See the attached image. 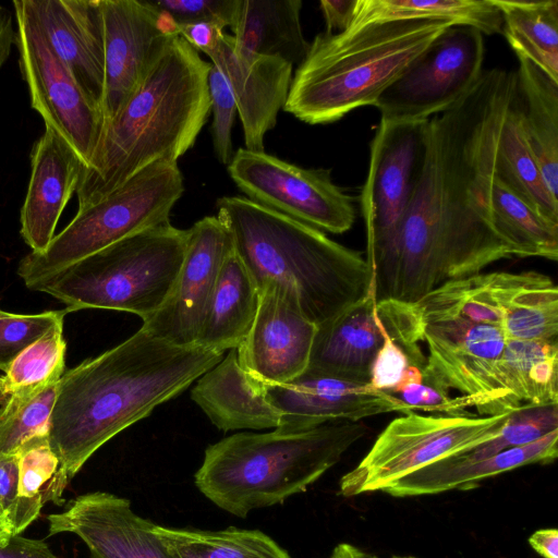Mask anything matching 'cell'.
<instances>
[{
  "mask_svg": "<svg viewBox=\"0 0 558 558\" xmlns=\"http://www.w3.org/2000/svg\"><path fill=\"white\" fill-rule=\"evenodd\" d=\"M391 558H416L413 556H392Z\"/></svg>",
  "mask_w": 558,
  "mask_h": 558,
  "instance_id": "11a10c76",
  "label": "cell"
},
{
  "mask_svg": "<svg viewBox=\"0 0 558 558\" xmlns=\"http://www.w3.org/2000/svg\"><path fill=\"white\" fill-rule=\"evenodd\" d=\"M83 161L54 129L46 126L31 155V179L21 208V235L33 253L45 251L76 192Z\"/></svg>",
  "mask_w": 558,
  "mask_h": 558,
  "instance_id": "603a6c76",
  "label": "cell"
},
{
  "mask_svg": "<svg viewBox=\"0 0 558 558\" xmlns=\"http://www.w3.org/2000/svg\"><path fill=\"white\" fill-rule=\"evenodd\" d=\"M65 350L61 322L12 360L1 376L4 393L34 390L60 380L64 373Z\"/></svg>",
  "mask_w": 558,
  "mask_h": 558,
  "instance_id": "8d00e7d4",
  "label": "cell"
},
{
  "mask_svg": "<svg viewBox=\"0 0 558 558\" xmlns=\"http://www.w3.org/2000/svg\"><path fill=\"white\" fill-rule=\"evenodd\" d=\"M47 520L49 535H77L90 558H171L155 532L156 523L137 514L128 498L108 492L76 496Z\"/></svg>",
  "mask_w": 558,
  "mask_h": 558,
  "instance_id": "d6986e66",
  "label": "cell"
},
{
  "mask_svg": "<svg viewBox=\"0 0 558 558\" xmlns=\"http://www.w3.org/2000/svg\"><path fill=\"white\" fill-rule=\"evenodd\" d=\"M259 294L256 283L232 248L219 271L196 344L223 353L236 349L253 325Z\"/></svg>",
  "mask_w": 558,
  "mask_h": 558,
  "instance_id": "83f0119b",
  "label": "cell"
},
{
  "mask_svg": "<svg viewBox=\"0 0 558 558\" xmlns=\"http://www.w3.org/2000/svg\"><path fill=\"white\" fill-rule=\"evenodd\" d=\"M514 94V71L485 70L450 108L426 120L396 299L416 303L446 281L515 256L490 217L496 150Z\"/></svg>",
  "mask_w": 558,
  "mask_h": 558,
  "instance_id": "6da1fadb",
  "label": "cell"
},
{
  "mask_svg": "<svg viewBox=\"0 0 558 558\" xmlns=\"http://www.w3.org/2000/svg\"><path fill=\"white\" fill-rule=\"evenodd\" d=\"M439 20L371 23L318 34L299 64L283 110L308 124H327L379 96L447 28Z\"/></svg>",
  "mask_w": 558,
  "mask_h": 558,
  "instance_id": "8992f818",
  "label": "cell"
},
{
  "mask_svg": "<svg viewBox=\"0 0 558 558\" xmlns=\"http://www.w3.org/2000/svg\"><path fill=\"white\" fill-rule=\"evenodd\" d=\"M557 428L558 404L522 407L509 414L492 439L460 456L470 460L488 458L504 450L533 442Z\"/></svg>",
  "mask_w": 558,
  "mask_h": 558,
  "instance_id": "f35d334b",
  "label": "cell"
},
{
  "mask_svg": "<svg viewBox=\"0 0 558 558\" xmlns=\"http://www.w3.org/2000/svg\"><path fill=\"white\" fill-rule=\"evenodd\" d=\"M549 404H558V340L507 339L490 388L473 408L492 416Z\"/></svg>",
  "mask_w": 558,
  "mask_h": 558,
  "instance_id": "cb8c5ba5",
  "label": "cell"
},
{
  "mask_svg": "<svg viewBox=\"0 0 558 558\" xmlns=\"http://www.w3.org/2000/svg\"><path fill=\"white\" fill-rule=\"evenodd\" d=\"M59 383L8 396L0 411V454L16 452L31 438L48 435Z\"/></svg>",
  "mask_w": 558,
  "mask_h": 558,
  "instance_id": "74e56055",
  "label": "cell"
},
{
  "mask_svg": "<svg viewBox=\"0 0 558 558\" xmlns=\"http://www.w3.org/2000/svg\"><path fill=\"white\" fill-rule=\"evenodd\" d=\"M515 52L558 82V0H493Z\"/></svg>",
  "mask_w": 558,
  "mask_h": 558,
  "instance_id": "d6a6232c",
  "label": "cell"
},
{
  "mask_svg": "<svg viewBox=\"0 0 558 558\" xmlns=\"http://www.w3.org/2000/svg\"><path fill=\"white\" fill-rule=\"evenodd\" d=\"M0 558H58L41 539L16 535L7 545H0Z\"/></svg>",
  "mask_w": 558,
  "mask_h": 558,
  "instance_id": "bcb514c9",
  "label": "cell"
},
{
  "mask_svg": "<svg viewBox=\"0 0 558 558\" xmlns=\"http://www.w3.org/2000/svg\"><path fill=\"white\" fill-rule=\"evenodd\" d=\"M484 54L480 31L450 26L379 96L380 119L416 122L447 110L482 74Z\"/></svg>",
  "mask_w": 558,
  "mask_h": 558,
  "instance_id": "7c38bea8",
  "label": "cell"
},
{
  "mask_svg": "<svg viewBox=\"0 0 558 558\" xmlns=\"http://www.w3.org/2000/svg\"><path fill=\"white\" fill-rule=\"evenodd\" d=\"M14 537L9 519L0 506V545H7Z\"/></svg>",
  "mask_w": 558,
  "mask_h": 558,
  "instance_id": "816d5d0a",
  "label": "cell"
},
{
  "mask_svg": "<svg viewBox=\"0 0 558 558\" xmlns=\"http://www.w3.org/2000/svg\"><path fill=\"white\" fill-rule=\"evenodd\" d=\"M179 35L183 37L195 50L206 53L217 43L223 32L211 23L178 24Z\"/></svg>",
  "mask_w": 558,
  "mask_h": 558,
  "instance_id": "7dc6e473",
  "label": "cell"
},
{
  "mask_svg": "<svg viewBox=\"0 0 558 558\" xmlns=\"http://www.w3.org/2000/svg\"><path fill=\"white\" fill-rule=\"evenodd\" d=\"M183 191L178 161L162 159L147 166L99 202L77 209L45 251L21 259L17 275L29 288L118 241L170 222Z\"/></svg>",
  "mask_w": 558,
  "mask_h": 558,
  "instance_id": "ba28073f",
  "label": "cell"
},
{
  "mask_svg": "<svg viewBox=\"0 0 558 558\" xmlns=\"http://www.w3.org/2000/svg\"><path fill=\"white\" fill-rule=\"evenodd\" d=\"M16 452L19 495L25 507L37 518L46 502H62L61 497L70 480L61 470L48 435L31 438Z\"/></svg>",
  "mask_w": 558,
  "mask_h": 558,
  "instance_id": "d590c367",
  "label": "cell"
},
{
  "mask_svg": "<svg viewBox=\"0 0 558 558\" xmlns=\"http://www.w3.org/2000/svg\"><path fill=\"white\" fill-rule=\"evenodd\" d=\"M357 558H379V557L359 548L357 549Z\"/></svg>",
  "mask_w": 558,
  "mask_h": 558,
  "instance_id": "db71d44e",
  "label": "cell"
},
{
  "mask_svg": "<svg viewBox=\"0 0 558 558\" xmlns=\"http://www.w3.org/2000/svg\"><path fill=\"white\" fill-rule=\"evenodd\" d=\"M558 428L539 439L492 457L470 460L451 456L418 469L387 486L383 493L393 497L435 495L465 489L481 481L529 464H547L558 456Z\"/></svg>",
  "mask_w": 558,
  "mask_h": 558,
  "instance_id": "484cf974",
  "label": "cell"
},
{
  "mask_svg": "<svg viewBox=\"0 0 558 558\" xmlns=\"http://www.w3.org/2000/svg\"><path fill=\"white\" fill-rule=\"evenodd\" d=\"M169 13L178 24L211 23L220 28L233 25L240 0H147Z\"/></svg>",
  "mask_w": 558,
  "mask_h": 558,
  "instance_id": "b9f144b4",
  "label": "cell"
},
{
  "mask_svg": "<svg viewBox=\"0 0 558 558\" xmlns=\"http://www.w3.org/2000/svg\"><path fill=\"white\" fill-rule=\"evenodd\" d=\"M424 341V383L445 392L459 391L468 409L489 390L507 337L498 326L448 319L425 323Z\"/></svg>",
  "mask_w": 558,
  "mask_h": 558,
  "instance_id": "e0dca14e",
  "label": "cell"
},
{
  "mask_svg": "<svg viewBox=\"0 0 558 558\" xmlns=\"http://www.w3.org/2000/svg\"><path fill=\"white\" fill-rule=\"evenodd\" d=\"M367 433L360 421L236 433L205 449L194 483L215 506L244 519L305 492Z\"/></svg>",
  "mask_w": 558,
  "mask_h": 558,
  "instance_id": "5b68a950",
  "label": "cell"
},
{
  "mask_svg": "<svg viewBox=\"0 0 558 558\" xmlns=\"http://www.w3.org/2000/svg\"><path fill=\"white\" fill-rule=\"evenodd\" d=\"M210 68L180 35L167 40L117 114L102 125L81 172L78 209L158 160L178 161L193 146L210 110Z\"/></svg>",
  "mask_w": 558,
  "mask_h": 558,
  "instance_id": "3957f363",
  "label": "cell"
},
{
  "mask_svg": "<svg viewBox=\"0 0 558 558\" xmlns=\"http://www.w3.org/2000/svg\"><path fill=\"white\" fill-rule=\"evenodd\" d=\"M425 122L380 119L371 143L361 210L377 301L396 299L401 231L422 165Z\"/></svg>",
  "mask_w": 558,
  "mask_h": 558,
  "instance_id": "9c48e42d",
  "label": "cell"
},
{
  "mask_svg": "<svg viewBox=\"0 0 558 558\" xmlns=\"http://www.w3.org/2000/svg\"><path fill=\"white\" fill-rule=\"evenodd\" d=\"M223 357V352L175 345L141 327L60 378L48 439L71 481L112 437L179 396Z\"/></svg>",
  "mask_w": 558,
  "mask_h": 558,
  "instance_id": "7a4b0ae2",
  "label": "cell"
},
{
  "mask_svg": "<svg viewBox=\"0 0 558 558\" xmlns=\"http://www.w3.org/2000/svg\"><path fill=\"white\" fill-rule=\"evenodd\" d=\"M205 54L231 89L246 149L264 151V136L276 125L278 112L287 101L293 65L280 57L251 53L223 32Z\"/></svg>",
  "mask_w": 558,
  "mask_h": 558,
  "instance_id": "44dd1931",
  "label": "cell"
},
{
  "mask_svg": "<svg viewBox=\"0 0 558 558\" xmlns=\"http://www.w3.org/2000/svg\"><path fill=\"white\" fill-rule=\"evenodd\" d=\"M425 322L417 303L376 300L375 287L330 320L317 326L306 369L338 379L368 384L376 354L387 337L422 371Z\"/></svg>",
  "mask_w": 558,
  "mask_h": 558,
  "instance_id": "8fae6325",
  "label": "cell"
},
{
  "mask_svg": "<svg viewBox=\"0 0 558 558\" xmlns=\"http://www.w3.org/2000/svg\"><path fill=\"white\" fill-rule=\"evenodd\" d=\"M530 546L543 558H558L557 529H541L529 537Z\"/></svg>",
  "mask_w": 558,
  "mask_h": 558,
  "instance_id": "681fc988",
  "label": "cell"
},
{
  "mask_svg": "<svg viewBox=\"0 0 558 558\" xmlns=\"http://www.w3.org/2000/svg\"><path fill=\"white\" fill-rule=\"evenodd\" d=\"M12 5L17 24L14 44L32 107L46 126L66 140L85 167L100 136L101 110L54 56L28 0H15Z\"/></svg>",
  "mask_w": 558,
  "mask_h": 558,
  "instance_id": "5bb4252c",
  "label": "cell"
},
{
  "mask_svg": "<svg viewBox=\"0 0 558 558\" xmlns=\"http://www.w3.org/2000/svg\"><path fill=\"white\" fill-rule=\"evenodd\" d=\"M408 20L448 21L473 27L485 35L501 33L502 26L501 13L493 0H356L352 22L347 29Z\"/></svg>",
  "mask_w": 558,
  "mask_h": 558,
  "instance_id": "1f68e13d",
  "label": "cell"
},
{
  "mask_svg": "<svg viewBox=\"0 0 558 558\" xmlns=\"http://www.w3.org/2000/svg\"><path fill=\"white\" fill-rule=\"evenodd\" d=\"M509 414L423 415L411 411L396 417L360 463L340 478L339 495L351 498L383 492L418 469L469 451L492 439Z\"/></svg>",
  "mask_w": 558,
  "mask_h": 558,
  "instance_id": "30bf717a",
  "label": "cell"
},
{
  "mask_svg": "<svg viewBox=\"0 0 558 558\" xmlns=\"http://www.w3.org/2000/svg\"><path fill=\"white\" fill-rule=\"evenodd\" d=\"M208 92L214 113V150L221 163L229 165L233 157L231 133L238 108L225 76L213 64L208 73Z\"/></svg>",
  "mask_w": 558,
  "mask_h": 558,
  "instance_id": "60d3db41",
  "label": "cell"
},
{
  "mask_svg": "<svg viewBox=\"0 0 558 558\" xmlns=\"http://www.w3.org/2000/svg\"><path fill=\"white\" fill-rule=\"evenodd\" d=\"M244 341L235 349L241 366L265 385L288 383L308 366L317 326L303 314L295 289L268 280Z\"/></svg>",
  "mask_w": 558,
  "mask_h": 558,
  "instance_id": "9a60e30c",
  "label": "cell"
},
{
  "mask_svg": "<svg viewBox=\"0 0 558 558\" xmlns=\"http://www.w3.org/2000/svg\"><path fill=\"white\" fill-rule=\"evenodd\" d=\"M495 179L545 220L558 225V199L548 190L522 131L517 92L499 136Z\"/></svg>",
  "mask_w": 558,
  "mask_h": 558,
  "instance_id": "4dcf8cb0",
  "label": "cell"
},
{
  "mask_svg": "<svg viewBox=\"0 0 558 558\" xmlns=\"http://www.w3.org/2000/svg\"><path fill=\"white\" fill-rule=\"evenodd\" d=\"M490 217L495 231L515 256L557 259L558 225L542 218L496 179L490 192Z\"/></svg>",
  "mask_w": 558,
  "mask_h": 558,
  "instance_id": "e575fe53",
  "label": "cell"
},
{
  "mask_svg": "<svg viewBox=\"0 0 558 558\" xmlns=\"http://www.w3.org/2000/svg\"><path fill=\"white\" fill-rule=\"evenodd\" d=\"M28 2L54 56L100 108L105 78L100 0Z\"/></svg>",
  "mask_w": 558,
  "mask_h": 558,
  "instance_id": "7402d4cb",
  "label": "cell"
},
{
  "mask_svg": "<svg viewBox=\"0 0 558 558\" xmlns=\"http://www.w3.org/2000/svg\"><path fill=\"white\" fill-rule=\"evenodd\" d=\"M7 399H8V396L3 391L2 377L0 375V411H1L2 407L5 404Z\"/></svg>",
  "mask_w": 558,
  "mask_h": 558,
  "instance_id": "f5cc1de1",
  "label": "cell"
},
{
  "mask_svg": "<svg viewBox=\"0 0 558 558\" xmlns=\"http://www.w3.org/2000/svg\"><path fill=\"white\" fill-rule=\"evenodd\" d=\"M411 365L407 352L393 338L387 337L372 364L368 384L392 395L403 385Z\"/></svg>",
  "mask_w": 558,
  "mask_h": 558,
  "instance_id": "ee69618b",
  "label": "cell"
},
{
  "mask_svg": "<svg viewBox=\"0 0 558 558\" xmlns=\"http://www.w3.org/2000/svg\"><path fill=\"white\" fill-rule=\"evenodd\" d=\"M189 230L170 222L118 241L35 282L68 313L99 308L155 314L173 289L183 264Z\"/></svg>",
  "mask_w": 558,
  "mask_h": 558,
  "instance_id": "52a82bcc",
  "label": "cell"
},
{
  "mask_svg": "<svg viewBox=\"0 0 558 558\" xmlns=\"http://www.w3.org/2000/svg\"><path fill=\"white\" fill-rule=\"evenodd\" d=\"M319 4L326 21V34L341 33L350 26L356 0H322Z\"/></svg>",
  "mask_w": 558,
  "mask_h": 558,
  "instance_id": "c3c4849f",
  "label": "cell"
},
{
  "mask_svg": "<svg viewBox=\"0 0 558 558\" xmlns=\"http://www.w3.org/2000/svg\"><path fill=\"white\" fill-rule=\"evenodd\" d=\"M155 532L171 558H292L272 537L259 530L168 527Z\"/></svg>",
  "mask_w": 558,
  "mask_h": 558,
  "instance_id": "836d02e7",
  "label": "cell"
},
{
  "mask_svg": "<svg viewBox=\"0 0 558 558\" xmlns=\"http://www.w3.org/2000/svg\"><path fill=\"white\" fill-rule=\"evenodd\" d=\"M66 314V310L14 314L0 308V372L4 373L16 355L52 326L63 322Z\"/></svg>",
  "mask_w": 558,
  "mask_h": 558,
  "instance_id": "ab89813d",
  "label": "cell"
},
{
  "mask_svg": "<svg viewBox=\"0 0 558 558\" xmlns=\"http://www.w3.org/2000/svg\"><path fill=\"white\" fill-rule=\"evenodd\" d=\"M531 274L480 272L449 280L416 303L425 323L460 319L501 328Z\"/></svg>",
  "mask_w": 558,
  "mask_h": 558,
  "instance_id": "4316f807",
  "label": "cell"
},
{
  "mask_svg": "<svg viewBox=\"0 0 558 558\" xmlns=\"http://www.w3.org/2000/svg\"><path fill=\"white\" fill-rule=\"evenodd\" d=\"M393 396L412 411L418 410L445 415H474L466 410L460 397L451 398L449 392L428 386L424 380L408 384L398 389Z\"/></svg>",
  "mask_w": 558,
  "mask_h": 558,
  "instance_id": "f6af8a7d",
  "label": "cell"
},
{
  "mask_svg": "<svg viewBox=\"0 0 558 558\" xmlns=\"http://www.w3.org/2000/svg\"><path fill=\"white\" fill-rule=\"evenodd\" d=\"M187 230L186 251L173 289L142 325L151 335L182 347L196 344L219 271L233 248L217 216L204 217Z\"/></svg>",
  "mask_w": 558,
  "mask_h": 558,
  "instance_id": "2e32d148",
  "label": "cell"
},
{
  "mask_svg": "<svg viewBox=\"0 0 558 558\" xmlns=\"http://www.w3.org/2000/svg\"><path fill=\"white\" fill-rule=\"evenodd\" d=\"M0 506L9 519L14 536L20 535L37 519L19 495L17 452L0 454Z\"/></svg>",
  "mask_w": 558,
  "mask_h": 558,
  "instance_id": "7bdbcfd3",
  "label": "cell"
},
{
  "mask_svg": "<svg viewBox=\"0 0 558 558\" xmlns=\"http://www.w3.org/2000/svg\"><path fill=\"white\" fill-rule=\"evenodd\" d=\"M216 206L217 218L258 290L268 280L289 283L304 316L316 326L360 301L374 286L361 253L323 231L244 196H223Z\"/></svg>",
  "mask_w": 558,
  "mask_h": 558,
  "instance_id": "277c9868",
  "label": "cell"
},
{
  "mask_svg": "<svg viewBox=\"0 0 558 558\" xmlns=\"http://www.w3.org/2000/svg\"><path fill=\"white\" fill-rule=\"evenodd\" d=\"M269 403L280 413L278 428L305 430L326 423L350 421L412 410L396 396L369 384L352 383L306 369L294 379L265 385Z\"/></svg>",
  "mask_w": 558,
  "mask_h": 558,
  "instance_id": "ac0fdd59",
  "label": "cell"
},
{
  "mask_svg": "<svg viewBox=\"0 0 558 558\" xmlns=\"http://www.w3.org/2000/svg\"><path fill=\"white\" fill-rule=\"evenodd\" d=\"M14 38L12 13L7 7L0 4V72L10 58Z\"/></svg>",
  "mask_w": 558,
  "mask_h": 558,
  "instance_id": "f907efd6",
  "label": "cell"
},
{
  "mask_svg": "<svg viewBox=\"0 0 558 558\" xmlns=\"http://www.w3.org/2000/svg\"><path fill=\"white\" fill-rule=\"evenodd\" d=\"M228 172L248 199L320 231L343 233L354 223L353 198L332 182L330 169H305L240 148Z\"/></svg>",
  "mask_w": 558,
  "mask_h": 558,
  "instance_id": "4fadbf2b",
  "label": "cell"
},
{
  "mask_svg": "<svg viewBox=\"0 0 558 558\" xmlns=\"http://www.w3.org/2000/svg\"><path fill=\"white\" fill-rule=\"evenodd\" d=\"M301 0H240L231 26L235 44L255 54L300 64L310 48L301 26Z\"/></svg>",
  "mask_w": 558,
  "mask_h": 558,
  "instance_id": "f546056e",
  "label": "cell"
},
{
  "mask_svg": "<svg viewBox=\"0 0 558 558\" xmlns=\"http://www.w3.org/2000/svg\"><path fill=\"white\" fill-rule=\"evenodd\" d=\"M191 398L223 432L280 425V413L267 400L264 384L241 366L235 349L196 380Z\"/></svg>",
  "mask_w": 558,
  "mask_h": 558,
  "instance_id": "d4e9b609",
  "label": "cell"
},
{
  "mask_svg": "<svg viewBox=\"0 0 558 558\" xmlns=\"http://www.w3.org/2000/svg\"><path fill=\"white\" fill-rule=\"evenodd\" d=\"M104 24V124L120 110L171 36L156 24L146 0H100ZM102 124V125H104Z\"/></svg>",
  "mask_w": 558,
  "mask_h": 558,
  "instance_id": "ffe728a7",
  "label": "cell"
},
{
  "mask_svg": "<svg viewBox=\"0 0 558 558\" xmlns=\"http://www.w3.org/2000/svg\"><path fill=\"white\" fill-rule=\"evenodd\" d=\"M515 92L521 126L551 195L558 199V82L517 56Z\"/></svg>",
  "mask_w": 558,
  "mask_h": 558,
  "instance_id": "f1b7e54d",
  "label": "cell"
}]
</instances>
